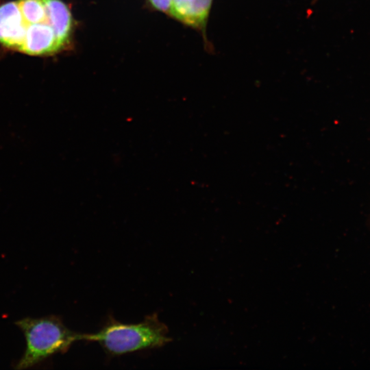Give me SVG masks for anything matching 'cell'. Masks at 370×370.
<instances>
[{"label":"cell","mask_w":370,"mask_h":370,"mask_svg":"<svg viewBox=\"0 0 370 370\" xmlns=\"http://www.w3.org/2000/svg\"><path fill=\"white\" fill-rule=\"evenodd\" d=\"M73 20L61 0H14L0 5V44L31 56H49L70 43Z\"/></svg>","instance_id":"cell-1"},{"label":"cell","mask_w":370,"mask_h":370,"mask_svg":"<svg viewBox=\"0 0 370 370\" xmlns=\"http://www.w3.org/2000/svg\"><path fill=\"white\" fill-rule=\"evenodd\" d=\"M167 326L156 313L138 323L125 324L110 319L95 334H82V340L98 342L107 354L123 355L139 350L161 347L171 341Z\"/></svg>","instance_id":"cell-2"},{"label":"cell","mask_w":370,"mask_h":370,"mask_svg":"<svg viewBox=\"0 0 370 370\" xmlns=\"http://www.w3.org/2000/svg\"><path fill=\"white\" fill-rule=\"evenodd\" d=\"M15 323L26 342L25 352L15 364L16 369L33 367L53 354L65 353L74 342L82 340V334L69 330L55 315L25 317Z\"/></svg>","instance_id":"cell-3"},{"label":"cell","mask_w":370,"mask_h":370,"mask_svg":"<svg viewBox=\"0 0 370 370\" xmlns=\"http://www.w3.org/2000/svg\"><path fill=\"white\" fill-rule=\"evenodd\" d=\"M213 0H172L169 14L182 23L205 31Z\"/></svg>","instance_id":"cell-4"},{"label":"cell","mask_w":370,"mask_h":370,"mask_svg":"<svg viewBox=\"0 0 370 370\" xmlns=\"http://www.w3.org/2000/svg\"><path fill=\"white\" fill-rule=\"evenodd\" d=\"M153 8L169 14L172 0H148Z\"/></svg>","instance_id":"cell-5"}]
</instances>
